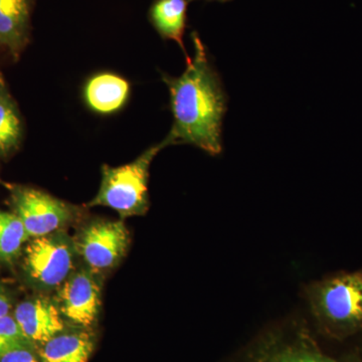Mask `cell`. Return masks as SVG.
<instances>
[{
    "label": "cell",
    "instance_id": "cell-1",
    "mask_svg": "<svg viewBox=\"0 0 362 362\" xmlns=\"http://www.w3.org/2000/svg\"><path fill=\"white\" fill-rule=\"evenodd\" d=\"M192 40L194 57L187 61L185 71L178 77L162 74L173 116V128L166 138L170 145H192L218 156L223 151L228 97L197 33H192Z\"/></svg>",
    "mask_w": 362,
    "mask_h": 362
},
{
    "label": "cell",
    "instance_id": "cell-11",
    "mask_svg": "<svg viewBox=\"0 0 362 362\" xmlns=\"http://www.w3.org/2000/svg\"><path fill=\"white\" fill-rule=\"evenodd\" d=\"M129 97V82L110 71L95 74L88 78L83 89L88 108L100 115H111L122 110Z\"/></svg>",
    "mask_w": 362,
    "mask_h": 362
},
{
    "label": "cell",
    "instance_id": "cell-14",
    "mask_svg": "<svg viewBox=\"0 0 362 362\" xmlns=\"http://www.w3.org/2000/svg\"><path fill=\"white\" fill-rule=\"evenodd\" d=\"M94 349L89 333H59L45 343L40 362H88Z\"/></svg>",
    "mask_w": 362,
    "mask_h": 362
},
{
    "label": "cell",
    "instance_id": "cell-4",
    "mask_svg": "<svg viewBox=\"0 0 362 362\" xmlns=\"http://www.w3.org/2000/svg\"><path fill=\"white\" fill-rule=\"evenodd\" d=\"M242 362H352L324 354L310 331L299 321L267 331L247 350Z\"/></svg>",
    "mask_w": 362,
    "mask_h": 362
},
{
    "label": "cell",
    "instance_id": "cell-12",
    "mask_svg": "<svg viewBox=\"0 0 362 362\" xmlns=\"http://www.w3.org/2000/svg\"><path fill=\"white\" fill-rule=\"evenodd\" d=\"M192 0H154L150 6L148 18L161 39L173 40L182 52L185 59L188 56L183 35L187 30L188 4Z\"/></svg>",
    "mask_w": 362,
    "mask_h": 362
},
{
    "label": "cell",
    "instance_id": "cell-17",
    "mask_svg": "<svg viewBox=\"0 0 362 362\" xmlns=\"http://www.w3.org/2000/svg\"><path fill=\"white\" fill-rule=\"evenodd\" d=\"M32 347L23 346L11 350L1 356L0 362H40Z\"/></svg>",
    "mask_w": 362,
    "mask_h": 362
},
{
    "label": "cell",
    "instance_id": "cell-18",
    "mask_svg": "<svg viewBox=\"0 0 362 362\" xmlns=\"http://www.w3.org/2000/svg\"><path fill=\"white\" fill-rule=\"evenodd\" d=\"M11 309V301L6 289L0 286V317L8 315Z\"/></svg>",
    "mask_w": 362,
    "mask_h": 362
},
{
    "label": "cell",
    "instance_id": "cell-9",
    "mask_svg": "<svg viewBox=\"0 0 362 362\" xmlns=\"http://www.w3.org/2000/svg\"><path fill=\"white\" fill-rule=\"evenodd\" d=\"M37 0H0V49L20 59L32 39L33 14Z\"/></svg>",
    "mask_w": 362,
    "mask_h": 362
},
{
    "label": "cell",
    "instance_id": "cell-10",
    "mask_svg": "<svg viewBox=\"0 0 362 362\" xmlns=\"http://www.w3.org/2000/svg\"><path fill=\"white\" fill-rule=\"evenodd\" d=\"M13 317L21 332L33 344H45L65 328L58 304L49 298L37 297L21 302Z\"/></svg>",
    "mask_w": 362,
    "mask_h": 362
},
{
    "label": "cell",
    "instance_id": "cell-2",
    "mask_svg": "<svg viewBox=\"0 0 362 362\" xmlns=\"http://www.w3.org/2000/svg\"><path fill=\"white\" fill-rule=\"evenodd\" d=\"M305 294L324 334L341 339L362 330V270L312 283Z\"/></svg>",
    "mask_w": 362,
    "mask_h": 362
},
{
    "label": "cell",
    "instance_id": "cell-6",
    "mask_svg": "<svg viewBox=\"0 0 362 362\" xmlns=\"http://www.w3.org/2000/svg\"><path fill=\"white\" fill-rule=\"evenodd\" d=\"M11 202L30 239L61 232L75 216L70 204L37 188L13 185Z\"/></svg>",
    "mask_w": 362,
    "mask_h": 362
},
{
    "label": "cell",
    "instance_id": "cell-5",
    "mask_svg": "<svg viewBox=\"0 0 362 362\" xmlns=\"http://www.w3.org/2000/svg\"><path fill=\"white\" fill-rule=\"evenodd\" d=\"M76 255L75 243L62 230L32 239L25 251L26 275L42 289L61 287L73 273Z\"/></svg>",
    "mask_w": 362,
    "mask_h": 362
},
{
    "label": "cell",
    "instance_id": "cell-13",
    "mask_svg": "<svg viewBox=\"0 0 362 362\" xmlns=\"http://www.w3.org/2000/svg\"><path fill=\"white\" fill-rule=\"evenodd\" d=\"M25 137V125L18 103L0 71V158L13 156Z\"/></svg>",
    "mask_w": 362,
    "mask_h": 362
},
{
    "label": "cell",
    "instance_id": "cell-8",
    "mask_svg": "<svg viewBox=\"0 0 362 362\" xmlns=\"http://www.w3.org/2000/svg\"><path fill=\"white\" fill-rule=\"evenodd\" d=\"M58 304L62 316L81 327L96 323L101 309V288L96 275L88 269L74 272L58 288Z\"/></svg>",
    "mask_w": 362,
    "mask_h": 362
},
{
    "label": "cell",
    "instance_id": "cell-16",
    "mask_svg": "<svg viewBox=\"0 0 362 362\" xmlns=\"http://www.w3.org/2000/svg\"><path fill=\"white\" fill-rule=\"evenodd\" d=\"M23 346H33V343L21 332L14 317L9 314L0 317V358L6 352Z\"/></svg>",
    "mask_w": 362,
    "mask_h": 362
},
{
    "label": "cell",
    "instance_id": "cell-19",
    "mask_svg": "<svg viewBox=\"0 0 362 362\" xmlns=\"http://www.w3.org/2000/svg\"><path fill=\"white\" fill-rule=\"evenodd\" d=\"M192 1H194V0H192ZM206 1L228 2L230 1V0H206Z\"/></svg>",
    "mask_w": 362,
    "mask_h": 362
},
{
    "label": "cell",
    "instance_id": "cell-7",
    "mask_svg": "<svg viewBox=\"0 0 362 362\" xmlns=\"http://www.w3.org/2000/svg\"><path fill=\"white\" fill-rule=\"evenodd\" d=\"M129 232L122 220L95 221L76 239L77 254L93 274H104L118 265L129 246Z\"/></svg>",
    "mask_w": 362,
    "mask_h": 362
},
{
    "label": "cell",
    "instance_id": "cell-15",
    "mask_svg": "<svg viewBox=\"0 0 362 362\" xmlns=\"http://www.w3.org/2000/svg\"><path fill=\"white\" fill-rule=\"evenodd\" d=\"M30 239L25 226L14 213L0 209V262L9 263L18 258Z\"/></svg>",
    "mask_w": 362,
    "mask_h": 362
},
{
    "label": "cell",
    "instance_id": "cell-3",
    "mask_svg": "<svg viewBox=\"0 0 362 362\" xmlns=\"http://www.w3.org/2000/svg\"><path fill=\"white\" fill-rule=\"evenodd\" d=\"M170 146L168 138L142 152L125 165L102 166V180L96 197L88 206L113 209L121 220L141 216L149 209L148 180L150 165L157 154Z\"/></svg>",
    "mask_w": 362,
    "mask_h": 362
}]
</instances>
